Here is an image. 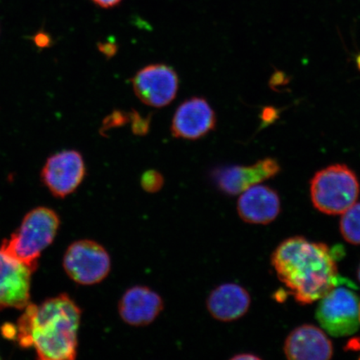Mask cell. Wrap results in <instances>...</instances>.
<instances>
[{"label": "cell", "instance_id": "6da1fadb", "mask_svg": "<svg viewBox=\"0 0 360 360\" xmlns=\"http://www.w3.org/2000/svg\"><path fill=\"white\" fill-rule=\"evenodd\" d=\"M81 316L79 306L66 294L40 305L30 303L18 321V342L22 348L33 347L39 359H75Z\"/></svg>", "mask_w": 360, "mask_h": 360}, {"label": "cell", "instance_id": "7a4b0ae2", "mask_svg": "<svg viewBox=\"0 0 360 360\" xmlns=\"http://www.w3.org/2000/svg\"><path fill=\"white\" fill-rule=\"evenodd\" d=\"M271 261L278 278L301 304L321 300L340 285L334 255L322 243L288 238L274 250Z\"/></svg>", "mask_w": 360, "mask_h": 360}, {"label": "cell", "instance_id": "3957f363", "mask_svg": "<svg viewBox=\"0 0 360 360\" xmlns=\"http://www.w3.org/2000/svg\"><path fill=\"white\" fill-rule=\"evenodd\" d=\"M60 224L55 211L39 207L26 214L20 229L2 243L0 250L34 272L40 255L55 240Z\"/></svg>", "mask_w": 360, "mask_h": 360}, {"label": "cell", "instance_id": "277c9868", "mask_svg": "<svg viewBox=\"0 0 360 360\" xmlns=\"http://www.w3.org/2000/svg\"><path fill=\"white\" fill-rule=\"evenodd\" d=\"M359 191L357 175L345 165L328 166L318 171L310 181L313 205L326 214H343L356 202Z\"/></svg>", "mask_w": 360, "mask_h": 360}, {"label": "cell", "instance_id": "5b68a950", "mask_svg": "<svg viewBox=\"0 0 360 360\" xmlns=\"http://www.w3.org/2000/svg\"><path fill=\"white\" fill-rule=\"evenodd\" d=\"M319 300L317 321L328 335L346 337L358 331L359 300L354 291L337 285Z\"/></svg>", "mask_w": 360, "mask_h": 360}, {"label": "cell", "instance_id": "8992f818", "mask_svg": "<svg viewBox=\"0 0 360 360\" xmlns=\"http://www.w3.org/2000/svg\"><path fill=\"white\" fill-rule=\"evenodd\" d=\"M63 265L72 281L81 285H94L109 276L111 259L109 252L98 242L81 240L68 248Z\"/></svg>", "mask_w": 360, "mask_h": 360}, {"label": "cell", "instance_id": "52a82bcc", "mask_svg": "<svg viewBox=\"0 0 360 360\" xmlns=\"http://www.w3.org/2000/svg\"><path fill=\"white\" fill-rule=\"evenodd\" d=\"M135 96L145 105L164 108L177 96L179 79L177 72L165 64L142 68L131 79Z\"/></svg>", "mask_w": 360, "mask_h": 360}, {"label": "cell", "instance_id": "ba28073f", "mask_svg": "<svg viewBox=\"0 0 360 360\" xmlns=\"http://www.w3.org/2000/svg\"><path fill=\"white\" fill-rule=\"evenodd\" d=\"M86 165L80 152L63 150L49 158L41 171L42 181L53 196L65 198L83 183Z\"/></svg>", "mask_w": 360, "mask_h": 360}, {"label": "cell", "instance_id": "9c48e42d", "mask_svg": "<svg viewBox=\"0 0 360 360\" xmlns=\"http://www.w3.org/2000/svg\"><path fill=\"white\" fill-rule=\"evenodd\" d=\"M217 118L209 102L202 97L184 101L175 111L170 130L175 139L197 141L214 131Z\"/></svg>", "mask_w": 360, "mask_h": 360}, {"label": "cell", "instance_id": "30bf717a", "mask_svg": "<svg viewBox=\"0 0 360 360\" xmlns=\"http://www.w3.org/2000/svg\"><path fill=\"white\" fill-rule=\"evenodd\" d=\"M281 165L274 158H265L249 166L233 165L213 171V178L219 190L229 195H240L281 172Z\"/></svg>", "mask_w": 360, "mask_h": 360}, {"label": "cell", "instance_id": "8fae6325", "mask_svg": "<svg viewBox=\"0 0 360 360\" xmlns=\"http://www.w3.org/2000/svg\"><path fill=\"white\" fill-rule=\"evenodd\" d=\"M33 271L0 250V310L24 309L30 304Z\"/></svg>", "mask_w": 360, "mask_h": 360}, {"label": "cell", "instance_id": "7c38bea8", "mask_svg": "<svg viewBox=\"0 0 360 360\" xmlns=\"http://www.w3.org/2000/svg\"><path fill=\"white\" fill-rule=\"evenodd\" d=\"M164 309V301L157 292L147 286H134L120 300L119 314L130 326L150 325Z\"/></svg>", "mask_w": 360, "mask_h": 360}, {"label": "cell", "instance_id": "4fadbf2b", "mask_svg": "<svg viewBox=\"0 0 360 360\" xmlns=\"http://www.w3.org/2000/svg\"><path fill=\"white\" fill-rule=\"evenodd\" d=\"M283 351L292 360H326L333 356V345L321 328L304 325L287 337Z\"/></svg>", "mask_w": 360, "mask_h": 360}, {"label": "cell", "instance_id": "5bb4252c", "mask_svg": "<svg viewBox=\"0 0 360 360\" xmlns=\"http://www.w3.org/2000/svg\"><path fill=\"white\" fill-rule=\"evenodd\" d=\"M237 210L246 223L267 224L280 214V197L273 188L256 184L241 193Z\"/></svg>", "mask_w": 360, "mask_h": 360}, {"label": "cell", "instance_id": "9a60e30c", "mask_svg": "<svg viewBox=\"0 0 360 360\" xmlns=\"http://www.w3.org/2000/svg\"><path fill=\"white\" fill-rule=\"evenodd\" d=\"M250 295L245 288L236 283H224L210 292L207 309L212 317L222 322L236 321L250 309Z\"/></svg>", "mask_w": 360, "mask_h": 360}, {"label": "cell", "instance_id": "2e32d148", "mask_svg": "<svg viewBox=\"0 0 360 360\" xmlns=\"http://www.w3.org/2000/svg\"><path fill=\"white\" fill-rule=\"evenodd\" d=\"M340 231L346 241L360 245V202H355L342 214Z\"/></svg>", "mask_w": 360, "mask_h": 360}, {"label": "cell", "instance_id": "e0dca14e", "mask_svg": "<svg viewBox=\"0 0 360 360\" xmlns=\"http://www.w3.org/2000/svg\"><path fill=\"white\" fill-rule=\"evenodd\" d=\"M165 179L159 171L150 169L142 174L141 178V187L147 193H155L163 188Z\"/></svg>", "mask_w": 360, "mask_h": 360}, {"label": "cell", "instance_id": "ac0fdd59", "mask_svg": "<svg viewBox=\"0 0 360 360\" xmlns=\"http://www.w3.org/2000/svg\"><path fill=\"white\" fill-rule=\"evenodd\" d=\"M129 116V122H131L133 133L134 134L139 135V136H143V135L147 134L150 126V117H148V118H143V117L139 115V112L135 110L130 112Z\"/></svg>", "mask_w": 360, "mask_h": 360}, {"label": "cell", "instance_id": "d6986e66", "mask_svg": "<svg viewBox=\"0 0 360 360\" xmlns=\"http://www.w3.org/2000/svg\"><path fill=\"white\" fill-rule=\"evenodd\" d=\"M130 116L129 112H124L122 111L116 110L112 112L111 115L107 116V118L103 121V127L102 133L107 131L112 128L121 127L126 123L129 122Z\"/></svg>", "mask_w": 360, "mask_h": 360}, {"label": "cell", "instance_id": "ffe728a7", "mask_svg": "<svg viewBox=\"0 0 360 360\" xmlns=\"http://www.w3.org/2000/svg\"><path fill=\"white\" fill-rule=\"evenodd\" d=\"M100 51L106 58H112L118 51V46L114 42H105L98 44Z\"/></svg>", "mask_w": 360, "mask_h": 360}, {"label": "cell", "instance_id": "44dd1931", "mask_svg": "<svg viewBox=\"0 0 360 360\" xmlns=\"http://www.w3.org/2000/svg\"><path fill=\"white\" fill-rule=\"evenodd\" d=\"M278 111L274 108L268 107L265 108V109L262 112V115H261V118H262L263 124L264 125H268L269 124H272L274 120L278 118Z\"/></svg>", "mask_w": 360, "mask_h": 360}, {"label": "cell", "instance_id": "7402d4cb", "mask_svg": "<svg viewBox=\"0 0 360 360\" xmlns=\"http://www.w3.org/2000/svg\"><path fill=\"white\" fill-rule=\"evenodd\" d=\"M287 84V76L282 72H276L273 75L270 85L272 87L281 86V85Z\"/></svg>", "mask_w": 360, "mask_h": 360}, {"label": "cell", "instance_id": "603a6c76", "mask_svg": "<svg viewBox=\"0 0 360 360\" xmlns=\"http://www.w3.org/2000/svg\"><path fill=\"white\" fill-rule=\"evenodd\" d=\"M34 42L37 44V46L45 48L48 47L51 43V39L47 34L39 33L36 34L34 37Z\"/></svg>", "mask_w": 360, "mask_h": 360}, {"label": "cell", "instance_id": "cb8c5ba5", "mask_svg": "<svg viewBox=\"0 0 360 360\" xmlns=\"http://www.w3.org/2000/svg\"><path fill=\"white\" fill-rule=\"evenodd\" d=\"M92 1L98 6L110 8L118 6L122 0H92Z\"/></svg>", "mask_w": 360, "mask_h": 360}, {"label": "cell", "instance_id": "d4e9b609", "mask_svg": "<svg viewBox=\"0 0 360 360\" xmlns=\"http://www.w3.org/2000/svg\"><path fill=\"white\" fill-rule=\"evenodd\" d=\"M233 359H259V357L255 356V355L253 354H238L237 356H235L233 358Z\"/></svg>", "mask_w": 360, "mask_h": 360}, {"label": "cell", "instance_id": "484cf974", "mask_svg": "<svg viewBox=\"0 0 360 360\" xmlns=\"http://www.w3.org/2000/svg\"><path fill=\"white\" fill-rule=\"evenodd\" d=\"M356 65L359 70L360 71V53L356 57Z\"/></svg>", "mask_w": 360, "mask_h": 360}, {"label": "cell", "instance_id": "4316f807", "mask_svg": "<svg viewBox=\"0 0 360 360\" xmlns=\"http://www.w3.org/2000/svg\"><path fill=\"white\" fill-rule=\"evenodd\" d=\"M358 278H359V281L360 282V265H359V269H358Z\"/></svg>", "mask_w": 360, "mask_h": 360}, {"label": "cell", "instance_id": "83f0119b", "mask_svg": "<svg viewBox=\"0 0 360 360\" xmlns=\"http://www.w3.org/2000/svg\"><path fill=\"white\" fill-rule=\"evenodd\" d=\"M359 319H360V300H359Z\"/></svg>", "mask_w": 360, "mask_h": 360}]
</instances>
